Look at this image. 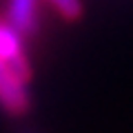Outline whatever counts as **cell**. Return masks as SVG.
Here are the masks:
<instances>
[{
    "mask_svg": "<svg viewBox=\"0 0 133 133\" xmlns=\"http://www.w3.org/2000/svg\"><path fill=\"white\" fill-rule=\"evenodd\" d=\"M51 2L56 5V9L60 11L66 20H76V18H80V14H82V2L80 0H51Z\"/></svg>",
    "mask_w": 133,
    "mask_h": 133,
    "instance_id": "cell-4",
    "label": "cell"
},
{
    "mask_svg": "<svg viewBox=\"0 0 133 133\" xmlns=\"http://www.w3.org/2000/svg\"><path fill=\"white\" fill-rule=\"evenodd\" d=\"M9 24L22 36L38 27V0H9Z\"/></svg>",
    "mask_w": 133,
    "mask_h": 133,
    "instance_id": "cell-3",
    "label": "cell"
},
{
    "mask_svg": "<svg viewBox=\"0 0 133 133\" xmlns=\"http://www.w3.org/2000/svg\"><path fill=\"white\" fill-rule=\"evenodd\" d=\"M0 58L14 69L20 80H31V66L22 51V33H18L9 22L0 20Z\"/></svg>",
    "mask_w": 133,
    "mask_h": 133,
    "instance_id": "cell-2",
    "label": "cell"
},
{
    "mask_svg": "<svg viewBox=\"0 0 133 133\" xmlns=\"http://www.w3.org/2000/svg\"><path fill=\"white\" fill-rule=\"evenodd\" d=\"M27 82L20 80L9 64L0 58V107L11 115H22L29 111L31 100L27 93Z\"/></svg>",
    "mask_w": 133,
    "mask_h": 133,
    "instance_id": "cell-1",
    "label": "cell"
}]
</instances>
